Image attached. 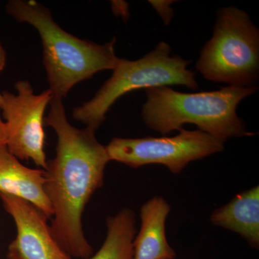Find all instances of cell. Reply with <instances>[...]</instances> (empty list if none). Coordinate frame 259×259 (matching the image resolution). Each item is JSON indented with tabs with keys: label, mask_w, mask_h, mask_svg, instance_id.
Segmentation results:
<instances>
[{
	"label": "cell",
	"mask_w": 259,
	"mask_h": 259,
	"mask_svg": "<svg viewBox=\"0 0 259 259\" xmlns=\"http://www.w3.org/2000/svg\"><path fill=\"white\" fill-rule=\"evenodd\" d=\"M45 176V170L24 166L6 146H0V192L28 201L50 218L54 212L44 190Z\"/></svg>",
	"instance_id": "9c48e42d"
},
{
	"label": "cell",
	"mask_w": 259,
	"mask_h": 259,
	"mask_svg": "<svg viewBox=\"0 0 259 259\" xmlns=\"http://www.w3.org/2000/svg\"><path fill=\"white\" fill-rule=\"evenodd\" d=\"M204 79L228 86L254 87L259 74V30L244 10L218 11L212 38L196 64Z\"/></svg>",
	"instance_id": "5b68a950"
},
{
	"label": "cell",
	"mask_w": 259,
	"mask_h": 259,
	"mask_svg": "<svg viewBox=\"0 0 259 259\" xmlns=\"http://www.w3.org/2000/svg\"><path fill=\"white\" fill-rule=\"evenodd\" d=\"M0 198L17 227L16 238L8 247V259H72L53 236L48 218L40 209L10 194L0 192Z\"/></svg>",
	"instance_id": "ba28073f"
},
{
	"label": "cell",
	"mask_w": 259,
	"mask_h": 259,
	"mask_svg": "<svg viewBox=\"0 0 259 259\" xmlns=\"http://www.w3.org/2000/svg\"><path fill=\"white\" fill-rule=\"evenodd\" d=\"M7 63V53L0 42V74L4 71Z\"/></svg>",
	"instance_id": "9a60e30c"
},
{
	"label": "cell",
	"mask_w": 259,
	"mask_h": 259,
	"mask_svg": "<svg viewBox=\"0 0 259 259\" xmlns=\"http://www.w3.org/2000/svg\"><path fill=\"white\" fill-rule=\"evenodd\" d=\"M190 63L180 56H172L171 47L165 42H159L138 60L119 59L110 79L91 100L74 109L73 117L96 131L106 119L110 107L125 94L171 85L196 90L198 83L195 73L188 69Z\"/></svg>",
	"instance_id": "277c9868"
},
{
	"label": "cell",
	"mask_w": 259,
	"mask_h": 259,
	"mask_svg": "<svg viewBox=\"0 0 259 259\" xmlns=\"http://www.w3.org/2000/svg\"><path fill=\"white\" fill-rule=\"evenodd\" d=\"M149 3L161 17L163 23L166 25H169L174 15L173 8H171V5L175 3V1H171V0L160 1L159 0V1H149Z\"/></svg>",
	"instance_id": "4fadbf2b"
},
{
	"label": "cell",
	"mask_w": 259,
	"mask_h": 259,
	"mask_svg": "<svg viewBox=\"0 0 259 259\" xmlns=\"http://www.w3.org/2000/svg\"><path fill=\"white\" fill-rule=\"evenodd\" d=\"M15 88L16 94L1 93L0 110L6 127L7 148L18 159L32 160L46 170L44 115L54 95L49 89L36 95L27 80L17 81Z\"/></svg>",
	"instance_id": "52a82bcc"
},
{
	"label": "cell",
	"mask_w": 259,
	"mask_h": 259,
	"mask_svg": "<svg viewBox=\"0 0 259 259\" xmlns=\"http://www.w3.org/2000/svg\"><path fill=\"white\" fill-rule=\"evenodd\" d=\"M171 206L156 196L141 208V226L134 241L133 259H175L176 253L167 241L166 222Z\"/></svg>",
	"instance_id": "30bf717a"
},
{
	"label": "cell",
	"mask_w": 259,
	"mask_h": 259,
	"mask_svg": "<svg viewBox=\"0 0 259 259\" xmlns=\"http://www.w3.org/2000/svg\"><path fill=\"white\" fill-rule=\"evenodd\" d=\"M6 10L16 21L30 24L38 32L42 63L54 97L64 98L75 85L100 71H112L118 62L115 37L98 44L74 36L56 23L50 9L36 1L10 0Z\"/></svg>",
	"instance_id": "7a4b0ae2"
},
{
	"label": "cell",
	"mask_w": 259,
	"mask_h": 259,
	"mask_svg": "<svg viewBox=\"0 0 259 259\" xmlns=\"http://www.w3.org/2000/svg\"><path fill=\"white\" fill-rule=\"evenodd\" d=\"M62 100L53 97L44 119L45 125L57 135L56 156L48 161L45 170L44 190L54 212L53 236L71 258L88 259L93 248L83 233L82 214L93 194L103 185L110 159L95 131L69 123Z\"/></svg>",
	"instance_id": "6da1fadb"
},
{
	"label": "cell",
	"mask_w": 259,
	"mask_h": 259,
	"mask_svg": "<svg viewBox=\"0 0 259 259\" xmlns=\"http://www.w3.org/2000/svg\"><path fill=\"white\" fill-rule=\"evenodd\" d=\"M0 105H1V93H0ZM7 131L4 120L2 118L1 110H0V146H6Z\"/></svg>",
	"instance_id": "5bb4252c"
},
{
	"label": "cell",
	"mask_w": 259,
	"mask_h": 259,
	"mask_svg": "<svg viewBox=\"0 0 259 259\" xmlns=\"http://www.w3.org/2000/svg\"><path fill=\"white\" fill-rule=\"evenodd\" d=\"M178 131L179 134L173 137L115 138L106 146L109 159L133 168L163 165L176 175L190 162L225 149V141L200 130L188 131L182 127Z\"/></svg>",
	"instance_id": "8992f818"
},
{
	"label": "cell",
	"mask_w": 259,
	"mask_h": 259,
	"mask_svg": "<svg viewBox=\"0 0 259 259\" xmlns=\"http://www.w3.org/2000/svg\"><path fill=\"white\" fill-rule=\"evenodd\" d=\"M258 90L256 86H227L214 91L184 93L168 87L148 88L141 116L148 127L161 134L190 123L226 142L232 138L254 134L248 132L237 107Z\"/></svg>",
	"instance_id": "3957f363"
},
{
	"label": "cell",
	"mask_w": 259,
	"mask_h": 259,
	"mask_svg": "<svg viewBox=\"0 0 259 259\" xmlns=\"http://www.w3.org/2000/svg\"><path fill=\"white\" fill-rule=\"evenodd\" d=\"M106 238L101 248L88 259H133L136 234V214L132 209H121L107 220Z\"/></svg>",
	"instance_id": "7c38bea8"
},
{
	"label": "cell",
	"mask_w": 259,
	"mask_h": 259,
	"mask_svg": "<svg viewBox=\"0 0 259 259\" xmlns=\"http://www.w3.org/2000/svg\"><path fill=\"white\" fill-rule=\"evenodd\" d=\"M211 223L238 233L253 248L259 246L258 186L238 194L229 203L213 211Z\"/></svg>",
	"instance_id": "8fae6325"
}]
</instances>
